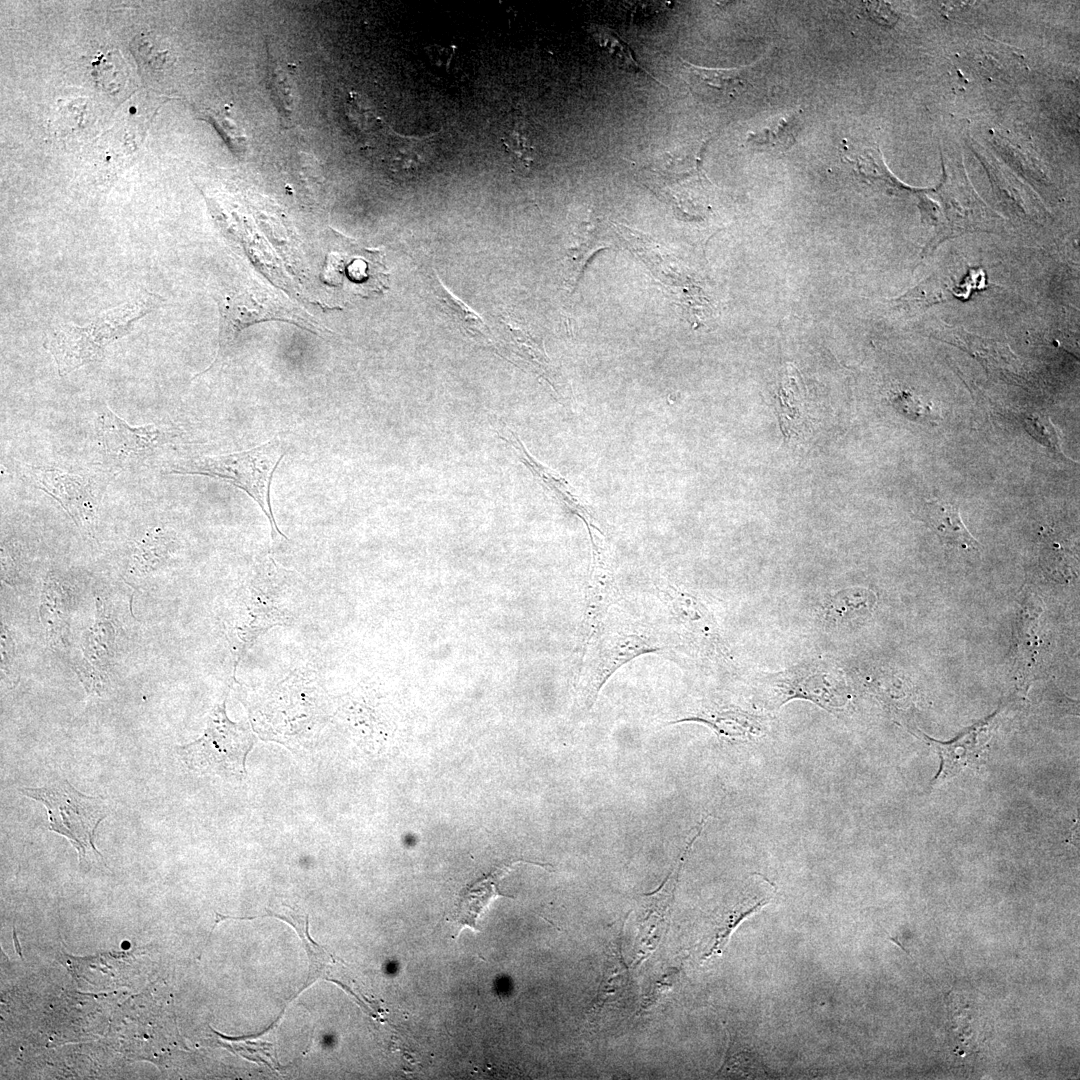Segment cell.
Masks as SVG:
<instances>
[{
  "mask_svg": "<svg viewBox=\"0 0 1080 1080\" xmlns=\"http://www.w3.org/2000/svg\"><path fill=\"white\" fill-rule=\"evenodd\" d=\"M982 732V727L979 725L947 743L930 739L931 745L936 748L941 758L938 774L932 784H940L949 780L964 767L978 759L982 749L978 736Z\"/></svg>",
  "mask_w": 1080,
  "mask_h": 1080,
  "instance_id": "44dd1931",
  "label": "cell"
},
{
  "mask_svg": "<svg viewBox=\"0 0 1080 1080\" xmlns=\"http://www.w3.org/2000/svg\"><path fill=\"white\" fill-rule=\"evenodd\" d=\"M610 245L607 233L594 220L585 221L576 229L564 259V284L570 294L576 289L592 257Z\"/></svg>",
  "mask_w": 1080,
  "mask_h": 1080,
  "instance_id": "d6986e66",
  "label": "cell"
},
{
  "mask_svg": "<svg viewBox=\"0 0 1080 1080\" xmlns=\"http://www.w3.org/2000/svg\"><path fill=\"white\" fill-rule=\"evenodd\" d=\"M301 579L270 556L255 561L235 590L223 618L234 670L259 636L292 624L301 607Z\"/></svg>",
  "mask_w": 1080,
  "mask_h": 1080,
  "instance_id": "6da1fadb",
  "label": "cell"
},
{
  "mask_svg": "<svg viewBox=\"0 0 1080 1080\" xmlns=\"http://www.w3.org/2000/svg\"><path fill=\"white\" fill-rule=\"evenodd\" d=\"M744 68H706L682 60V78L697 98L723 103L736 99L746 90Z\"/></svg>",
  "mask_w": 1080,
  "mask_h": 1080,
  "instance_id": "2e32d148",
  "label": "cell"
},
{
  "mask_svg": "<svg viewBox=\"0 0 1080 1080\" xmlns=\"http://www.w3.org/2000/svg\"><path fill=\"white\" fill-rule=\"evenodd\" d=\"M217 303L220 313L218 350L214 362L204 372L225 360L239 333L249 325L270 320L308 325V321L279 295L256 285L231 291Z\"/></svg>",
  "mask_w": 1080,
  "mask_h": 1080,
  "instance_id": "ba28073f",
  "label": "cell"
},
{
  "mask_svg": "<svg viewBox=\"0 0 1080 1080\" xmlns=\"http://www.w3.org/2000/svg\"><path fill=\"white\" fill-rule=\"evenodd\" d=\"M532 864L539 867H550V864H542L532 861L517 860L508 864L497 867L485 878L477 881L472 886L466 888L461 892L456 909V922L460 925V931L469 927L475 931L477 920L481 913H483L489 904L497 897H508L500 893L498 885L506 875H508L519 864Z\"/></svg>",
  "mask_w": 1080,
  "mask_h": 1080,
  "instance_id": "ac0fdd59",
  "label": "cell"
},
{
  "mask_svg": "<svg viewBox=\"0 0 1080 1080\" xmlns=\"http://www.w3.org/2000/svg\"><path fill=\"white\" fill-rule=\"evenodd\" d=\"M593 36L599 45L609 53L611 58L616 62L619 68L628 72H642L648 75L650 78L659 82L654 78L647 70L640 66L632 56V51L629 46L624 43L616 33L612 30L596 27L593 29Z\"/></svg>",
  "mask_w": 1080,
  "mask_h": 1080,
  "instance_id": "484cf974",
  "label": "cell"
},
{
  "mask_svg": "<svg viewBox=\"0 0 1080 1080\" xmlns=\"http://www.w3.org/2000/svg\"><path fill=\"white\" fill-rule=\"evenodd\" d=\"M896 408L911 420H928L931 418L930 406L925 405L909 393H901L893 401Z\"/></svg>",
  "mask_w": 1080,
  "mask_h": 1080,
  "instance_id": "f546056e",
  "label": "cell"
},
{
  "mask_svg": "<svg viewBox=\"0 0 1080 1080\" xmlns=\"http://www.w3.org/2000/svg\"><path fill=\"white\" fill-rule=\"evenodd\" d=\"M13 939H14V944H15V950L18 953V955H20V957L23 959L22 952H21V947H20V945L18 943L15 928H13Z\"/></svg>",
  "mask_w": 1080,
  "mask_h": 1080,
  "instance_id": "4dcf8cb0",
  "label": "cell"
},
{
  "mask_svg": "<svg viewBox=\"0 0 1080 1080\" xmlns=\"http://www.w3.org/2000/svg\"><path fill=\"white\" fill-rule=\"evenodd\" d=\"M497 433L500 438L512 446L521 462L550 491L552 496L568 512L576 515L585 523L589 534L594 531L603 533L596 524V519L591 510L583 504L573 486L563 476L537 461L525 448L517 434L508 427L502 426L501 429L497 430Z\"/></svg>",
  "mask_w": 1080,
  "mask_h": 1080,
  "instance_id": "9a60e30c",
  "label": "cell"
},
{
  "mask_svg": "<svg viewBox=\"0 0 1080 1080\" xmlns=\"http://www.w3.org/2000/svg\"><path fill=\"white\" fill-rule=\"evenodd\" d=\"M945 180L935 193L939 205L920 203L925 219L933 226V238L927 248L933 249L944 239L967 231L988 230L991 217L989 210L977 199L965 174L957 168H947Z\"/></svg>",
  "mask_w": 1080,
  "mask_h": 1080,
  "instance_id": "9c48e42d",
  "label": "cell"
},
{
  "mask_svg": "<svg viewBox=\"0 0 1080 1080\" xmlns=\"http://www.w3.org/2000/svg\"><path fill=\"white\" fill-rule=\"evenodd\" d=\"M599 532L590 534L592 547V565L585 597V610L581 632V656L584 658L588 647L603 623L607 608L615 596L616 584L610 548ZM603 534V533H600Z\"/></svg>",
  "mask_w": 1080,
  "mask_h": 1080,
  "instance_id": "4fadbf2b",
  "label": "cell"
},
{
  "mask_svg": "<svg viewBox=\"0 0 1080 1080\" xmlns=\"http://www.w3.org/2000/svg\"><path fill=\"white\" fill-rule=\"evenodd\" d=\"M432 285L437 300L462 331L478 343L494 346L489 338L488 328L480 316L463 301L452 295L437 278H434Z\"/></svg>",
  "mask_w": 1080,
  "mask_h": 1080,
  "instance_id": "603a6c76",
  "label": "cell"
},
{
  "mask_svg": "<svg viewBox=\"0 0 1080 1080\" xmlns=\"http://www.w3.org/2000/svg\"><path fill=\"white\" fill-rule=\"evenodd\" d=\"M1026 430L1044 446L1053 451H1061L1060 435L1057 428L1046 416L1030 415L1024 421Z\"/></svg>",
  "mask_w": 1080,
  "mask_h": 1080,
  "instance_id": "83f0119b",
  "label": "cell"
},
{
  "mask_svg": "<svg viewBox=\"0 0 1080 1080\" xmlns=\"http://www.w3.org/2000/svg\"><path fill=\"white\" fill-rule=\"evenodd\" d=\"M761 687L765 705L771 709L793 699H803L836 713L849 698L842 672L834 664L819 660L769 674L763 678Z\"/></svg>",
  "mask_w": 1080,
  "mask_h": 1080,
  "instance_id": "8992f818",
  "label": "cell"
},
{
  "mask_svg": "<svg viewBox=\"0 0 1080 1080\" xmlns=\"http://www.w3.org/2000/svg\"><path fill=\"white\" fill-rule=\"evenodd\" d=\"M20 792L45 806L49 830L70 841L81 864H87L90 855L102 859L94 844L98 825L109 815L102 797L83 794L67 780L38 788L24 787Z\"/></svg>",
  "mask_w": 1080,
  "mask_h": 1080,
  "instance_id": "277c9868",
  "label": "cell"
},
{
  "mask_svg": "<svg viewBox=\"0 0 1080 1080\" xmlns=\"http://www.w3.org/2000/svg\"><path fill=\"white\" fill-rule=\"evenodd\" d=\"M657 589L679 631L692 646L712 659L727 656L715 619L698 598L669 581L657 583Z\"/></svg>",
  "mask_w": 1080,
  "mask_h": 1080,
  "instance_id": "7c38bea8",
  "label": "cell"
},
{
  "mask_svg": "<svg viewBox=\"0 0 1080 1080\" xmlns=\"http://www.w3.org/2000/svg\"><path fill=\"white\" fill-rule=\"evenodd\" d=\"M769 901V895H764L762 892H746L744 893L738 902L731 906V908L725 912L718 920L719 927L716 930L714 943L705 954V957H710L714 953H720L723 946L726 944L727 939L731 933V930L740 922L745 916L751 914L761 906L765 905Z\"/></svg>",
  "mask_w": 1080,
  "mask_h": 1080,
  "instance_id": "cb8c5ba5",
  "label": "cell"
},
{
  "mask_svg": "<svg viewBox=\"0 0 1080 1080\" xmlns=\"http://www.w3.org/2000/svg\"><path fill=\"white\" fill-rule=\"evenodd\" d=\"M923 520L937 534L942 543L965 550L977 552L981 550L980 543L963 523L956 504L941 500H927Z\"/></svg>",
  "mask_w": 1080,
  "mask_h": 1080,
  "instance_id": "ffe728a7",
  "label": "cell"
},
{
  "mask_svg": "<svg viewBox=\"0 0 1080 1080\" xmlns=\"http://www.w3.org/2000/svg\"><path fill=\"white\" fill-rule=\"evenodd\" d=\"M103 458L110 471H121L133 462L151 456L176 436L169 428L156 424L131 426L106 407L97 419Z\"/></svg>",
  "mask_w": 1080,
  "mask_h": 1080,
  "instance_id": "8fae6325",
  "label": "cell"
},
{
  "mask_svg": "<svg viewBox=\"0 0 1080 1080\" xmlns=\"http://www.w3.org/2000/svg\"><path fill=\"white\" fill-rule=\"evenodd\" d=\"M662 649L657 638L647 632L601 625L586 652L591 656L583 660L577 683L579 706L583 711L591 709L603 685L623 664L639 655Z\"/></svg>",
  "mask_w": 1080,
  "mask_h": 1080,
  "instance_id": "52a82bcc",
  "label": "cell"
},
{
  "mask_svg": "<svg viewBox=\"0 0 1080 1080\" xmlns=\"http://www.w3.org/2000/svg\"><path fill=\"white\" fill-rule=\"evenodd\" d=\"M155 307L157 295L144 291L84 326L61 324L48 335L44 347L53 356L58 373L63 377L80 366L101 360L108 344L128 334L133 325Z\"/></svg>",
  "mask_w": 1080,
  "mask_h": 1080,
  "instance_id": "3957f363",
  "label": "cell"
},
{
  "mask_svg": "<svg viewBox=\"0 0 1080 1080\" xmlns=\"http://www.w3.org/2000/svg\"><path fill=\"white\" fill-rule=\"evenodd\" d=\"M22 477L42 490L67 512L82 530L92 533L100 502V490L92 476L55 467L24 465Z\"/></svg>",
  "mask_w": 1080,
  "mask_h": 1080,
  "instance_id": "30bf717a",
  "label": "cell"
},
{
  "mask_svg": "<svg viewBox=\"0 0 1080 1080\" xmlns=\"http://www.w3.org/2000/svg\"><path fill=\"white\" fill-rule=\"evenodd\" d=\"M286 449L285 439L278 434L249 450L178 460L165 469V473L207 476L242 489L267 517L272 539L280 537L287 540L277 525L270 501L272 477Z\"/></svg>",
  "mask_w": 1080,
  "mask_h": 1080,
  "instance_id": "7a4b0ae2",
  "label": "cell"
},
{
  "mask_svg": "<svg viewBox=\"0 0 1080 1080\" xmlns=\"http://www.w3.org/2000/svg\"><path fill=\"white\" fill-rule=\"evenodd\" d=\"M799 130L797 115L782 118L775 126L758 133H750L748 142L777 151H785L794 142Z\"/></svg>",
  "mask_w": 1080,
  "mask_h": 1080,
  "instance_id": "d4e9b609",
  "label": "cell"
},
{
  "mask_svg": "<svg viewBox=\"0 0 1080 1080\" xmlns=\"http://www.w3.org/2000/svg\"><path fill=\"white\" fill-rule=\"evenodd\" d=\"M876 604L873 591L861 587L837 591L827 601L825 617L833 624L846 623L865 616Z\"/></svg>",
  "mask_w": 1080,
  "mask_h": 1080,
  "instance_id": "7402d4cb",
  "label": "cell"
},
{
  "mask_svg": "<svg viewBox=\"0 0 1080 1080\" xmlns=\"http://www.w3.org/2000/svg\"><path fill=\"white\" fill-rule=\"evenodd\" d=\"M504 324V342L497 349V353L509 359L519 367L531 371L545 379L553 390L559 395L558 381L555 371L545 353L542 343L538 342L529 332L517 326L513 321L501 320Z\"/></svg>",
  "mask_w": 1080,
  "mask_h": 1080,
  "instance_id": "e0dca14e",
  "label": "cell"
},
{
  "mask_svg": "<svg viewBox=\"0 0 1080 1080\" xmlns=\"http://www.w3.org/2000/svg\"><path fill=\"white\" fill-rule=\"evenodd\" d=\"M169 542L170 540L158 530L147 533L145 538L139 542L134 554L138 569L143 571L153 569L168 553L167 544Z\"/></svg>",
  "mask_w": 1080,
  "mask_h": 1080,
  "instance_id": "4316f807",
  "label": "cell"
},
{
  "mask_svg": "<svg viewBox=\"0 0 1080 1080\" xmlns=\"http://www.w3.org/2000/svg\"><path fill=\"white\" fill-rule=\"evenodd\" d=\"M226 700L211 711L203 735L176 748L191 770L222 776H244L248 752L256 737L247 724L235 723L226 714Z\"/></svg>",
  "mask_w": 1080,
  "mask_h": 1080,
  "instance_id": "5b68a950",
  "label": "cell"
},
{
  "mask_svg": "<svg viewBox=\"0 0 1080 1080\" xmlns=\"http://www.w3.org/2000/svg\"><path fill=\"white\" fill-rule=\"evenodd\" d=\"M683 722L704 724L711 728L721 741L731 744L746 743L760 738L765 735L768 728L765 717L733 704L718 702L705 703L694 712L670 723Z\"/></svg>",
  "mask_w": 1080,
  "mask_h": 1080,
  "instance_id": "5bb4252c",
  "label": "cell"
},
{
  "mask_svg": "<svg viewBox=\"0 0 1080 1080\" xmlns=\"http://www.w3.org/2000/svg\"><path fill=\"white\" fill-rule=\"evenodd\" d=\"M502 143L506 147L509 153L528 166L530 162L534 160V147L528 142V139L522 134L519 129H514L507 136L502 138Z\"/></svg>",
  "mask_w": 1080,
  "mask_h": 1080,
  "instance_id": "f1b7e54d",
  "label": "cell"
}]
</instances>
